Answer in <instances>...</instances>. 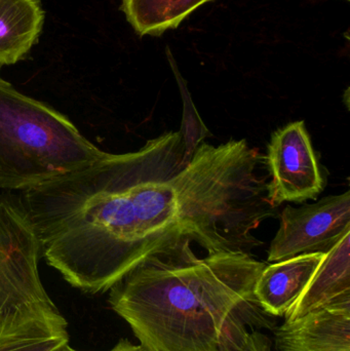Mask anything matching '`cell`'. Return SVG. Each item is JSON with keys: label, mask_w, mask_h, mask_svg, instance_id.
I'll use <instances>...</instances> for the list:
<instances>
[{"label": "cell", "mask_w": 350, "mask_h": 351, "mask_svg": "<svg viewBox=\"0 0 350 351\" xmlns=\"http://www.w3.org/2000/svg\"><path fill=\"white\" fill-rule=\"evenodd\" d=\"M264 164L246 140L201 142L188 156L181 132H168L22 192L20 204L47 264L74 288L98 294L183 241L207 254L250 253L261 243L253 233L277 210Z\"/></svg>", "instance_id": "obj_1"}, {"label": "cell", "mask_w": 350, "mask_h": 351, "mask_svg": "<svg viewBox=\"0 0 350 351\" xmlns=\"http://www.w3.org/2000/svg\"><path fill=\"white\" fill-rule=\"evenodd\" d=\"M266 264L246 252L195 255L175 245L110 289L111 308L149 351H244L249 334L275 330L255 285Z\"/></svg>", "instance_id": "obj_2"}, {"label": "cell", "mask_w": 350, "mask_h": 351, "mask_svg": "<svg viewBox=\"0 0 350 351\" xmlns=\"http://www.w3.org/2000/svg\"><path fill=\"white\" fill-rule=\"evenodd\" d=\"M73 123L0 75V188L35 189L106 156Z\"/></svg>", "instance_id": "obj_3"}, {"label": "cell", "mask_w": 350, "mask_h": 351, "mask_svg": "<svg viewBox=\"0 0 350 351\" xmlns=\"http://www.w3.org/2000/svg\"><path fill=\"white\" fill-rule=\"evenodd\" d=\"M40 245L20 202L0 198V348L68 333L40 280Z\"/></svg>", "instance_id": "obj_4"}, {"label": "cell", "mask_w": 350, "mask_h": 351, "mask_svg": "<svg viewBox=\"0 0 350 351\" xmlns=\"http://www.w3.org/2000/svg\"><path fill=\"white\" fill-rule=\"evenodd\" d=\"M271 241L268 262L303 254H327L350 231V191L300 208L287 206Z\"/></svg>", "instance_id": "obj_5"}, {"label": "cell", "mask_w": 350, "mask_h": 351, "mask_svg": "<svg viewBox=\"0 0 350 351\" xmlns=\"http://www.w3.org/2000/svg\"><path fill=\"white\" fill-rule=\"evenodd\" d=\"M266 160L271 179L268 200L277 208L286 202L314 199L324 189L316 154L303 121H294L271 136Z\"/></svg>", "instance_id": "obj_6"}, {"label": "cell", "mask_w": 350, "mask_h": 351, "mask_svg": "<svg viewBox=\"0 0 350 351\" xmlns=\"http://www.w3.org/2000/svg\"><path fill=\"white\" fill-rule=\"evenodd\" d=\"M279 351H350V303L310 311L275 327Z\"/></svg>", "instance_id": "obj_7"}, {"label": "cell", "mask_w": 350, "mask_h": 351, "mask_svg": "<svg viewBox=\"0 0 350 351\" xmlns=\"http://www.w3.org/2000/svg\"><path fill=\"white\" fill-rule=\"evenodd\" d=\"M324 253L303 254L265 266L255 285V296L263 311L285 317L310 284Z\"/></svg>", "instance_id": "obj_8"}, {"label": "cell", "mask_w": 350, "mask_h": 351, "mask_svg": "<svg viewBox=\"0 0 350 351\" xmlns=\"http://www.w3.org/2000/svg\"><path fill=\"white\" fill-rule=\"evenodd\" d=\"M341 303H350V231L325 255L314 278L285 315L286 321Z\"/></svg>", "instance_id": "obj_9"}, {"label": "cell", "mask_w": 350, "mask_h": 351, "mask_svg": "<svg viewBox=\"0 0 350 351\" xmlns=\"http://www.w3.org/2000/svg\"><path fill=\"white\" fill-rule=\"evenodd\" d=\"M45 19L39 0H0V66L24 59L37 43Z\"/></svg>", "instance_id": "obj_10"}, {"label": "cell", "mask_w": 350, "mask_h": 351, "mask_svg": "<svg viewBox=\"0 0 350 351\" xmlns=\"http://www.w3.org/2000/svg\"><path fill=\"white\" fill-rule=\"evenodd\" d=\"M212 0H121V10L140 36H160L177 28L191 12Z\"/></svg>", "instance_id": "obj_11"}, {"label": "cell", "mask_w": 350, "mask_h": 351, "mask_svg": "<svg viewBox=\"0 0 350 351\" xmlns=\"http://www.w3.org/2000/svg\"><path fill=\"white\" fill-rule=\"evenodd\" d=\"M183 105H184V112H183L182 129L180 130L182 134L183 142H184L185 152L188 156L195 154L197 146L203 142L207 134H209L205 129V125L201 121V117L195 110V105L192 104L190 97H189L187 88L182 90Z\"/></svg>", "instance_id": "obj_12"}, {"label": "cell", "mask_w": 350, "mask_h": 351, "mask_svg": "<svg viewBox=\"0 0 350 351\" xmlns=\"http://www.w3.org/2000/svg\"><path fill=\"white\" fill-rule=\"evenodd\" d=\"M69 344L68 333L45 337L28 338L0 348V351H58Z\"/></svg>", "instance_id": "obj_13"}, {"label": "cell", "mask_w": 350, "mask_h": 351, "mask_svg": "<svg viewBox=\"0 0 350 351\" xmlns=\"http://www.w3.org/2000/svg\"><path fill=\"white\" fill-rule=\"evenodd\" d=\"M244 351H271V341L261 331H253L247 337Z\"/></svg>", "instance_id": "obj_14"}, {"label": "cell", "mask_w": 350, "mask_h": 351, "mask_svg": "<svg viewBox=\"0 0 350 351\" xmlns=\"http://www.w3.org/2000/svg\"><path fill=\"white\" fill-rule=\"evenodd\" d=\"M110 351H149L145 350L143 346L140 344H133L127 339L119 340L118 343L114 346Z\"/></svg>", "instance_id": "obj_15"}, {"label": "cell", "mask_w": 350, "mask_h": 351, "mask_svg": "<svg viewBox=\"0 0 350 351\" xmlns=\"http://www.w3.org/2000/svg\"><path fill=\"white\" fill-rule=\"evenodd\" d=\"M58 351H78L73 350V348H70L69 344H67V346H63V348H61V350H59Z\"/></svg>", "instance_id": "obj_16"}]
</instances>
